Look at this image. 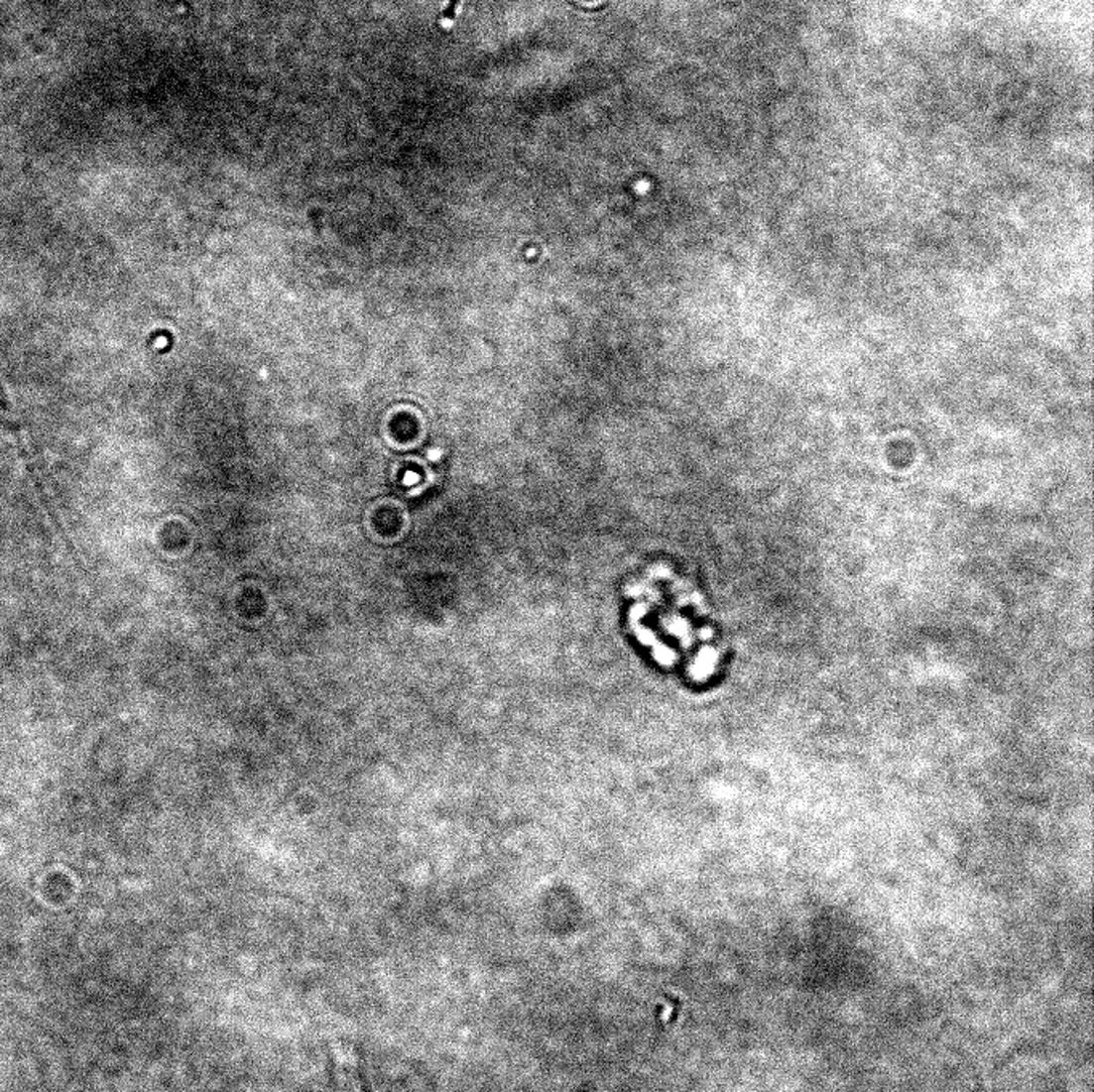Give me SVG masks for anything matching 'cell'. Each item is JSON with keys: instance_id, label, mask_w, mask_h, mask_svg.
<instances>
[{"instance_id": "cell-1", "label": "cell", "mask_w": 1094, "mask_h": 1092, "mask_svg": "<svg viewBox=\"0 0 1094 1092\" xmlns=\"http://www.w3.org/2000/svg\"><path fill=\"white\" fill-rule=\"evenodd\" d=\"M460 5V0H450L447 9L442 13V21H454L457 17V7Z\"/></svg>"}]
</instances>
